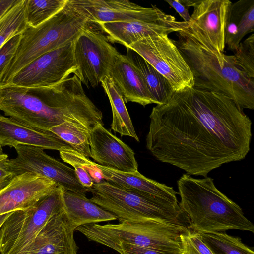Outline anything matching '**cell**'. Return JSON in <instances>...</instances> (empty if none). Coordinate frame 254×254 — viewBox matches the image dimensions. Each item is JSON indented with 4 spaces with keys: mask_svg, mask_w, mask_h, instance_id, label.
Masks as SVG:
<instances>
[{
    "mask_svg": "<svg viewBox=\"0 0 254 254\" xmlns=\"http://www.w3.org/2000/svg\"><path fill=\"white\" fill-rule=\"evenodd\" d=\"M193 12L187 28L199 41L218 53L225 48V25L232 2L228 0H181Z\"/></svg>",
    "mask_w": 254,
    "mask_h": 254,
    "instance_id": "4fadbf2b",
    "label": "cell"
},
{
    "mask_svg": "<svg viewBox=\"0 0 254 254\" xmlns=\"http://www.w3.org/2000/svg\"><path fill=\"white\" fill-rule=\"evenodd\" d=\"M78 66L76 76L89 88H95L109 75L120 53L100 31L85 28L73 42Z\"/></svg>",
    "mask_w": 254,
    "mask_h": 254,
    "instance_id": "30bf717a",
    "label": "cell"
},
{
    "mask_svg": "<svg viewBox=\"0 0 254 254\" xmlns=\"http://www.w3.org/2000/svg\"><path fill=\"white\" fill-rule=\"evenodd\" d=\"M129 57L143 78L155 104L167 103L174 93L167 80L138 54L136 53Z\"/></svg>",
    "mask_w": 254,
    "mask_h": 254,
    "instance_id": "d4e9b609",
    "label": "cell"
},
{
    "mask_svg": "<svg viewBox=\"0 0 254 254\" xmlns=\"http://www.w3.org/2000/svg\"><path fill=\"white\" fill-rule=\"evenodd\" d=\"M147 149L159 161L204 177L244 159L250 150L252 121L222 93L192 87L174 93L149 116Z\"/></svg>",
    "mask_w": 254,
    "mask_h": 254,
    "instance_id": "6da1fadb",
    "label": "cell"
},
{
    "mask_svg": "<svg viewBox=\"0 0 254 254\" xmlns=\"http://www.w3.org/2000/svg\"><path fill=\"white\" fill-rule=\"evenodd\" d=\"M107 247L120 254H181L125 243L111 244Z\"/></svg>",
    "mask_w": 254,
    "mask_h": 254,
    "instance_id": "d6a6232c",
    "label": "cell"
},
{
    "mask_svg": "<svg viewBox=\"0 0 254 254\" xmlns=\"http://www.w3.org/2000/svg\"><path fill=\"white\" fill-rule=\"evenodd\" d=\"M103 180L126 190L178 203L173 188L149 179L138 171L128 173L116 171L95 163Z\"/></svg>",
    "mask_w": 254,
    "mask_h": 254,
    "instance_id": "ffe728a7",
    "label": "cell"
},
{
    "mask_svg": "<svg viewBox=\"0 0 254 254\" xmlns=\"http://www.w3.org/2000/svg\"><path fill=\"white\" fill-rule=\"evenodd\" d=\"M186 227L169 221L152 220L88 224L79 226L75 230L89 241L106 247L125 243L182 254L180 234Z\"/></svg>",
    "mask_w": 254,
    "mask_h": 254,
    "instance_id": "8992f818",
    "label": "cell"
},
{
    "mask_svg": "<svg viewBox=\"0 0 254 254\" xmlns=\"http://www.w3.org/2000/svg\"><path fill=\"white\" fill-rule=\"evenodd\" d=\"M12 212L0 215V228L5 220L9 216Z\"/></svg>",
    "mask_w": 254,
    "mask_h": 254,
    "instance_id": "8d00e7d4",
    "label": "cell"
},
{
    "mask_svg": "<svg viewBox=\"0 0 254 254\" xmlns=\"http://www.w3.org/2000/svg\"><path fill=\"white\" fill-rule=\"evenodd\" d=\"M234 52L238 65L254 79V34L242 41Z\"/></svg>",
    "mask_w": 254,
    "mask_h": 254,
    "instance_id": "4dcf8cb0",
    "label": "cell"
},
{
    "mask_svg": "<svg viewBox=\"0 0 254 254\" xmlns=\"http://www.w3.org/2000/svg\"><path fill=\"white\" fill-rule=\"evenodd\" d=\"M63 199L64 210L76 228L85 225L117 220L115 215L87 198L86 194L63 189Z\"/></svg>",
    "mask_w": 254,
    "mask_h": 254,
    "instance_id": "7402d4cb",
    "label": "cell"
},
{
    "mask_svg": "<svg viewBox=\"0 0 254 254\" xmlns=\"http://www.w3.org/2000/svg\"><path fill=\"white\" fill-rule=\"evenodd\" d=\"M254 31V0H241L229 7L225 25V42L234 51L248 33Z\"/></svg>",
    "mask_w": 254,
    "mask_h": 254,
    "instance_id": "603a6c76",
    "label": "cell"
},
{
    "mask_svg": "<svg viewBox=\"0 0 254 254\" xmlns=\"http://www.w3.org/2000/svg\"><path fill=\"white\" fill-rule=\"evenodd\" d=\"M21 0H0V18Z\"/></svg>",
    "mask_w": 254,
    "mask_h": 254,
    "instance_id": "d590c367",
    "label": "cell"
},
{
    "mask_svg": "<svg viewBox=\"0 0 254 254\" xmlns=\"http://www.w3.org/2000/svg\"><path fill=\"white\" fill-rule=\"evenodd\" d=\"M87 18L67 0L64 7L36 28L21 33L15 55L0 84H6L20 70L42 55L71 42L88 26Z\"/></svg>",
    "mask_w": 254,
    "mask_h": 254,
    "instance_id": "5b68a950",
    "label": "cell"
},
{
    "mask_svg": "<svg viewBox=\"0 0 254 254\" xmlns=\"http://www.w3.org/2000/svg\"><path fill=\"white\" fill-rule=\"evenodd\" d=\"M100 83L106 93L112 109L111 128L121 136H128L139 141L129 114L121 92L110 76H106Z\"/></svg>",
    "mask_w": 254,
    "mask_h": 254,
    "instance_id": "cb8c5ba5",
    "label": "cell"
},
{
    "mask_svg": "<svg viewBox=\"0 0 254 254\" xmlns=\"http://www.w3.org/2000/svg\"><path fill=\"white\" fill-rule=\"evenodd\" d=\"M63 188L58 186L35 205L13 211L0 228V254H24L38 233L64 210Z\"/></svg>",
    "mask_w": 254,
    "mask_h": 254,
    "instance_id": "ba28073f",
    "label": "cell"
},
{
    "mask_svg": "<svg viewBox=\"0 0 254 254\" xmlns=\"http://www.w3.org/2000/svg\"><path fill=\"white\" fill-rule=\"evenodd\" d=\"M58 186L51 179L31 172L15 176L0 190V215L32 207Z\"/></svg>",
    "mask_w": 254,
    "mask_h": 254,
    "instance_id": "2e32d148",
    "label": "cell"
},
{
    "mask_svg": "<svg viewBox=\"0 0 254 254\" xmlns=\"http://www.w3.org/2000/svg\"><path fill=\"white\" fill-rule=\"evenodd\" d=\"M21 33L11 38L0 49V83L17 50Z\"/></svg>",
    "mask_w": 254,
    "mask_h": 254,
    "instance_id": "1f68e13d",
    "label": "cell"
},
{
    "mask_svg": "<svg viewBox=\"0 0 254 254\" xmlns=\"http://www.w3.org/2000/svg\"><path fill=\"white\" fill-rule=\"evenodd\" d=\"M89 23L154 21L166 19L167 14L156 6L144 7L127 0H68Z\"/></svg>",
    "mask_w": 254,
    "mask_h": 254,
    "instance_id": "5bb4252c",
    "label": "cell"
},
{
    "mask_svg": "<svg viewBox=\"0 0 254 254\" xmlns=\"http://www.w3.org/2000/svg\"><path fill=\"white\" fill-rule=\"evenodd\" d=\"M49 130L70 145L74 150L87 158H91L88 130L70 123L53 127Z\"/></svg>",
    "mask_w": 254,
    "mask_h": 254,
    "instance_id": "f1b7e54d",
    "label": "cell"
},
{
    "mask_svg": "<svg viewBox=\"0 0 254 254\" xmlns=\"http://www.w3.org/2000/svg\"><path fill=\"white\" fill-rule=\"evenodd\" d=\"M67 0H26L27 25L36 28L44 23L65 5Z\"/></svg>",
    "mask_w": 254,
    "mask_h": 254,
    "instance_id": "4316f807",
    "label": "cell"
},
{
    "mask_svg": "<svg viewBox=\"0 0 254 254\" xmlns=\"http://www.w3.org/2000/svg\"><path fill=\"white\" fill-rule=\"evenodd\" d=\"M73 42L46 53L17 72L6 83L25 87L55 85L76 75L78 66L73 55Z\"/></svg>",
    "mask_w": 254,
    "mask_h": 254,
    "instance_id": "8fae6325",
    "label": "cell"
},
{
    "mask_svg": "<svg viewBox=\"0 0 254 254\" xmlns=\"http://www.w3.org/2000/svg\"><path fill=\"white\" fill-rule=\"evenodd\" d=\"M25 8L26 0H21L0 18V49L11 38L22 33L27 27Z\"/></svg>",
    "mask_w": 254,
    "mask_h": 254,
    "instance_id": "83f0119b",
    "label": "cell"
},
{
    "mask_svg": "<svg viewBox=\"0 0 254 254\" xmlns=\"http://www.w3.org/2000/svg\"><path fill=\"white\" fill-rule=\"evenodd\" d=\"M75 229L64 210L46 223L24 254H77Z\"/></svg>",
    "mask_w": 254,
    "mask_h": 254,
    "instance_id": "ac0fdd59",
    "label": "cell"
},
{
    "mask_svg": "<svg viewBox=\"0 0 254 254\" xmlns=\"http://www.w3.org/2000/svg\"><path fill=\"white\" fill-rule=\"evenodd\" d=\"M175 41L194 77V88L228 96L242 110L254 109V79L238 65L234 55L218 53L187 28Z\"/></svg>",
    "mask_w": 254,
    "mask_h": 254,
    "instance_id": "3957f363",
    "label": "cell"
},
{
    "mask_svg": "<svg viewBox=\"0 0 254 254\" xmlns=\"http://www.w3.org/2000/svg\"><path fill=\"white\" fill-rule=\"evenodd\" d=\"M204 241L216 254H254L253 250L244 244L238 237L225 232L200 233Z\"/></svg>",
    "mask_w": 254,
    "mask_h": 254,
    "instance_id": "f546056e",
    "label": "cell"
},
{
    "mask_svg": "<svg viewBox=\"0 0 254 254\" xmlns=\"http://www.w3.org/2000/svg\"><path fill=\"white\" fill-rule=\"evenodd\" d=\"M0 153H2L1 147L0 146Z\"/></svg>",
    "mask_w": 254,
    "mask_h": 254,
    "instance_id": "74e56055",
    "label": "cell"
},
{
    "mask_svg": "<svg viewBox=\"0 0 254 254\" xmlns=\"http://www.w3.org/2000/svg\"><path fill=\"white\" fill-rule=\"evenodd\" d=\"M59 152L61 159L73 167L79 181L89 192L99 177L95 162L73 149Z\"/></svg>",
    "mask_w": 254,
    "mask_h": 254,
    "instance_id": "484cf974",
    "label": "cell"
},
{
    "mask_svg": "<svg viewBox=\"0 0 254 254\" xmlns=\"http://www.w3.org/2000/svg\"><path fill=\"white\" fill-rule=\"evenodd\" d=\"M172 7L176 10L180 16L184 19V21L188 23L190 19V15L188 11L189 7L185 5L181 0H166Z\"/></svg>",
    "mask_w": 254,
    "mask_h": 254,
    "instance_id": "e575fe53",
    "label": "cell"
},
{
    "mask_svg": "<svg viewBox=\"0 0 254 254\" xmlns=\"http://www.w3.org/2000/svg\"><path fill=\"white\" fill-rule=\"evenodd\" d=\"M18 145L59 151L73 149L50 130L34 127L0 114V146L14 147Z\"/></svg>",
    "mask_w": 254,
    "mask_h": 254,
    "instance_id": "d6986e66",
    "label": "cell"
},
{
    "mask_svg": "<svg viewBox=\"0 0 254 254\" xmlns=\"http://www.w3.org/2000/svg\"><path fill=\"white\" fill-rule=\"evenodd\" d=\"M90 199L117 217L119 222L163 220L183 224L179 203L118 187L103 180L94 183Z\"/></svg>",
    "mask_w": 254,
    "mask_h": 254,
    "instance_id": "52a82bcc",
    "label": "cell"
},
{
    "mask_svg": "<svg viewBox=\"0 0 254 254\" xmlns=\"http://www.w3.org/2000/svg\"><path fill=\"white\" fill-rule=\"evenodd\" d=\"M90 157L96 163L124 172L138 171V163L131 148L98 124L89 131Z\"/></svg>",
    "mask_w": 254,
    "mask_h": 254,
    "instance_id": "9a60e30c",
    "label": "cell"
},
{
    "mask_svg": "<svg viewBox=\"0 0 254 254\" xmlns=\"http://www.w3.org/2000/svg\"><path fill=\"white\" fill-rule=\"evenodd\" d=\"M168 81L174 93L194 87L193 73L176 44L168 34L148 36L129 46Z\"/></svg>",
    "mask_w": 254,
    "mask_h": 254,
    "instance_id": "9c48e42d",
    "label": "cell"
},
{
    "mask_svg": "<svg viewBox=\"0 0 254 254\" xmlns=\"http://www.w3.org/2000/svg\"><path fill=\"white\" fill-rule=\"evenodd\" d=\"M0 110L17 121L44 130L64 123L89 131L98 124L104 125L102 112L74 75L47 87L0 84Z\"/></svg>",
    "mask_w": 254,
    "mask_h": 254,
    "instance_id": "7a4b0ae2",
    "label": "cell"
},
{
    "mask_svg": "<svg viewBox=\"0 0 254 254\" xmlns=\"http://www.w3.org/2000/svg\"><path fill=\"white\" fill-rule=\"evenodd\" d=\"M109 76L119 89L125 103L134 102L144 107L155 104L128 55L120 54Z\"/></svg>",
    "mask_w": 254,
    "mask_h": 254,
    "instance_id": "44dd1931",
    "label": "cell"
},
{
    "mask_svg": "<svg viewBox=\"0 0 254 254\" xmlns=\"http://www.w3.org/2000/svg\"><path fill=\"white\" fill-rule=\"evenodd\" d=\"M179 206L190 220L188 227L200 233L229 229L254 233L242 208L221 192L210 177L196 179L184 174L177 181Z\"/></svg>",
    "mask_w": 254,
    "mask_h": 254,
    "instance_id": "277c9868",
    "label": "cell"
},
{
    "mask_svg": "<svg viewBox=\"0 0 254 254\" xmlns=\"http://www.w3.org/2000/svg\"><path fill=\"white\" fill-rule=\"evenodd\" d=\"M107 35L109 42L117 43L127 49L131 45L150 35L169 34L184 30L188 26L184 21L170 17L154 21H135L98 23Z\"/></svg>",
    "mask_w": 254,
    "mask_h": 254,
    "instance_id": "e0dca14e",
    "label": "cell"
},
{
    "mask_svg": "<svg viewBox=\"0 0 254 254\" xmlns=\"http://www.w3.org/2000/svg\"><path fill=\"white\" fill-rule=\"evenodd\" d=\"M14 148L17 157L9 159L7 166L15 176L31 172L51 179L65 190L83 194L87 192L73 169L48 155L42 148L23 145Z\"/></svg>",
    "mask_w": 254,
    "mask_h": 254,
    "instance_id": "7c38bea8",
    "label": "cell"
},
{
    "mask_svg": "<svg viewBox=\"0 0 254 254\" xmlns=\"http://www.w3.org/2000/svg\"><path fill=\"white\" fill-rule=\"evenodd\" d=\"M8 160L7 154L0 153V190L6 187L15 177L8 167Z\"/></svg>",
    "mask_w": 254,
    "mask_h": 254,
    "instance_id": "836d02e7",
    "label": "cell"
}]
</instances>
